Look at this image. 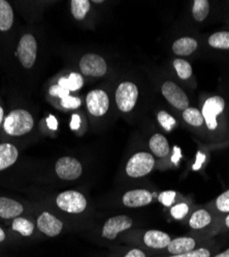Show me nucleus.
<instances>
[{"label": "nucleus", "instance_id": "obj_27", "mask_svg": "<svg viewBox=\"0 0 229 257\" xmlns=\"http://www.w3.org/2000/svg\"><path fill=\"white\" fill-rule=\"evenodd\" d=\"M183 118L187 123L193 126H200L204 122L202 113L198 109L191 108V107H188L183 111Z\"/></svg>", "mask_w": 229, "mask_h": 257}, {"label": "nucleus", "instance_id": "obj_40", "mask_svg": "<svg viewBox=\"0 0 229 257\" xmlns=\"http://www.w3.org/2000/svg\"><path fill=\"white\" fill-rule=\"evenodd\" d=\"M175 151H176V153H175V156L172 158V160H173V162L175 164H177L178 160L181 158V151H180L178 147H175Z\"/></svg>", "mask_w": 229, "mask_h": 257}, {"label": "nucleus", "instance_id": "obj_12", "mask_svg": "<svg viewBox=\"0 0 229 257\" xmlns=\"http://www.w3.org/2000/svg\"><path fill=\"white\" fill-rule=\"evenodd\" d=\"M86 106L90 115L102 117L110 109V98L106 91L95 89L90 91L86 96Z\"/></svg>", "mask_w": 229, "mask_h": 257}, {"label": "nucleus", "instance_id": "obj_36", "mask_svg": "<svg viewBox=\"0 0 229 257\" xmlns=\"http://www.w3.org/2000/svg\"><path fill=\"white\" fill-rule=\"evenodd\" d=\"M121 257H147V254L139 248H131L125 252Z\"/></svg>", "mask_w": 229, "mask_h": 257}, {"label": "nucleus", "instance_id": "obj_17", "mask_svg": "<svg viewBox=\"0 0 229 257\" xmlns=\"http://www.w3.org/2000/svg\"><path fill=\"white\" fill-rule=\"evenodd\" d=\"M16 23L15 11L7 0H0V33L9 34L14 30Z\"/></svg>", "mask_w": 229, "mask_h": 257}, {"label": "nucleus", "instance_id": "obj_4", "mask_svg": "<svg viewBox=\"0 0 229 257\" xmlns=\"http://www.w3.org/2000/svg\"><path fill=\"white\" fill-rule=\"evenodd\" d=\"M37 166L23 156L22 148L9 142H0V175L13 173L19 185L33 183Z\"/></svg>", "mask_w": 229, "mask_h": 257}, {"label": "nucleus", "instance_id": "obj_31", "mask_svg": "<svg viewBox=\"0 0 229 257\" xmlns=\"http://www.w3.org/2000/svg\"><path fill=\"white\" fill-rule=\"evenodd\" d=\"M157 119L161 126L168 132L172 131L173 127L176 125V119L164 110H161L157 113Z\"/></svg>", "mask_w": 229, "mask_h": 257}, {"label": "nucleus", "instance_id": "obj_24", "mask_svg": "<svg viewBox=\"0 0 229 257\" xmlns=\"http://www.w3.org/2000/svg\"><path fill=\"white\" fill-rule=\"evenodd\" d=\"M209 45L220 50H229V31H220L209 37Z\"/></svg>", "mask_w": 229, "mask_h": 257}, {"label": "nucleus", "instance_id": "obj_37", "mask_svg": "<svg viewBox=\"0 0 229 257\" xmlns=\"http://www.w3.org/2000/svg\"><path fill=\"white\" fill-rule=\"evenodd\" d=\"M204 160H205V156L202 155L201 153H198L197 157H196V162L193 165V170H198L201 167V165L204 162Z\"/></svg>", "mask_w": 229, "mask_h": 257}, {"label": "nucleus", "instance_id": "obj_11", "mask_svg": "<svg viewBox=\"0 0 229 257\" xmlns=\"http://www.w3.org/2000/svg\"><path fill=\"white\" fill-rule=\"evenodd\" d=\"M133 225V220L127 215H116L107 219L101 227L100 237L108 241H115L118 235L130 229Z\"/></svg>", "mask_w": 229, "mask_h": 257}, {"label": "nucleus", "instance_id": "obj_1", "mask_svg": "<svg viewBox=\"0 0 229 257\" xmlns=\"http://www.w3.org/2000/svg\"><path fill=\"white\" fill-rule=\"evenodd\" d=\"M44 34L34 27H25L16 36L13 47V60L16 77L22 82L24 90L32 89L34 81L43 69L46 55Z\"/></svg>", "mask_w": 229, "mask_h": 257}, {"label": "nucleus", "instance_id": "obj_23", "mask_svg": "<svg viewBox=\"0 0 229 257\" xmlns=\"http://www.w3.org/2000/svg\"><path fill=\"white\" fill-rule=\"evenodd\" d=\"M212 221V217L210 213L204 209H200L195 211L189 220V224L194 229H200L209 225Z\"/></svg>", "mask_w": 229, "mask_h": 257}, {"label": "nucleus", "instance_id": "obj_6", "mask_svg": "<svg viewBox=\"0 0 229 257\" xmlns=\"http://www.w3.org/2000/svg\"><path fill=\"white\" fill-rule=\"evenodd\" d=\"M7 226L20 246L31 245L45 240L43 235L38 232L31 215L17 217L11 221H8Z\"/></svg>", "mask_w": 229, "mask_h": 257}, {"label": "nucleus", "instance_id": "obj_39", "mask_svg": "<svg viewBox=\"0 0 229 257\" xmlns=\"http://www.w3.org/2000/svg\"><path fill=\"white\" fill-rule=\"evenodd\" d=\"M5 118H6L5 107L2 104H0V130H3V124H4Z\"/></svg>", "mask_w": 229, "mask_h": 257}, {"label": "nucleus", "instance_id": "obj_43", "mask_svg": "<svg viewBox=\"0 0 229 257\" xmlns=\"http://www.w3.org/2000/svg\"><path fill=\"white\" fill-rule=\"evenodd\" d=\"M225 223H226L227 227H229V215L226 217V219H225Z\"/></svg>", "mask_w": 229, "mask_h": 257}, {"label": "nucleus", "instance_id": "obj_19", "mask_svg": "<svg viewBox=\"0 0 229 257\" xmlns=\"http://www.w3.org/2000/svg\"><path fill=\"white\" fill-rule=\"evenodd\" d=\"M149 147L151 152L157 157V158H165L168 157L171 147L169 144L168 139H166L161 134H154L150 140H149Z\"/></svg>", "mask_w": 229, "mask_h": 257}, {"label": "nucleus", "instance_id": "obj_33", "mask_svg": "<svg viewBox=\"0 0 229 257\" xmlns=\"http://www.w3.org/2000/svg\"><path fill=\"white\" fill-rule=\"evenodd\" d=\"M216 206L221 212H229V190L223 192L220 195L216 201Z\"/></svg>", "mask_w": 229, "mask_h": 257}, {"label": "nucleus", "instance_id": "obj_34", "mask_svg": "<svg viewBox=\"0 0 229 257\" xmlns=\"http://www.w3.org/2000/svg\"><path fill=\"white\" fill-rule=\"evenodd\" d=\"M175 198H176V191L174 190L163 191L158 197L159 201L166 207H171L173 205V203L175 202Z\"/></svg>", "mask_w": 229, "mask_h": 257}, {"label": "nucleus", "instance_id": "obj_18", "mask_svg": "<svg viewBox=\"0 0 229 257\" xmlns=\"http://www.w3.org/2000/svg\"><path fill=\"white\" fill-rule=\"evenodd\" d=\"M53 82L59 84L60 87L71 92H77L81 90L84 85V77L79 72H70L68 75H62L58 78H54Z\"/></svg>", "mask_w": 229, "mask_h": 257}, {"label": "nucleus", "instance_id": "obj_41", "mask_svg": "<svg viewBox=\"0 0 229 257\" xmlns=\"http://www.w3.org/2000/svg\"><path fill=\"white\" fill-rule=\"evenodd\" d=\"M214 257H229V249L225 250L224 252H222V253H220V254H218V255H216Z\"/></svg>", "mask_w": 229, "mask_h": 257}, {"label": "nucleus", "instance_id": "obj_7", "mask_svg": "<svg viewBox=\"0 0 229 257\" xmlns=\"http://www.w3.org/2000/svg\"><path fill=\"white\" fill-rule=\"evenodd\" d=\"M37 203L31 199L0 196V219L11 221L17 217L32 215Z\"/></svg>", "mask_w": 229, "mask_h": 257}, {"label": "nucleus", "instance_id": "obj_5", "mask_svg": "<svg viewBox=\"0 0 229 257\" xmlns=\"http://www.w3.org/2000/svg\"><path fill=\"white\" fill-rule=\"evenodd\" d=\"M36 203V208L31 216L38 232L43 235L44 239H53L63 234L67 230L69 223L50 208L38 202Z\"/></svg>", "mask_w": 229, "mask_h": 257}, {"label": "nucleus", "instance_id": "obj_16", "mask_svg": "<svg viewBox=\"0 0 229 257\" xmlns=\"http://www.w3.org/2000/svg\"><path fill=\"white\" fill-rule=\"evenodd\" d=\"M172 242V239L170 235L160 230L151 229L145 231L142 234V243L144 246L151 249H164L168 248L170 243Z\"/></svg>", "mask_w": 229, "mask_h": 257}, {"label": "nucleus", "instance_id": "obj_15", "mask_svg": "<svg viewBox=\"0 0 229 257\" xmlns=\"http://www.w3.org/2000/svg\"><path fill=\"white\" fill-rule=\"evenodd\" d=\"M153 201V194L148 189H131L125 192L122 197V203L127 208H140L148 206Z\"/></svg>", "mask_w": 229, "mask_h": 257}, {"label": "nucleus", "instance_id": "obj_38", "mask_svg": "<svg viewBox=\"0 0 229 257\" xmlns=\"http://www.w3.org/2000/svg\"><path fill=\"white\" fill-rule=\"evenodd\" d=\"M80 122H81V118L79 114H73L71 117V121H70V126L72 130H78L80 127Z\"/></svg>", "mask_w": 229, "mask_h": 257}, {"label": "nucleus", "instance_id": "obj_13", "mask_svg": "<svg viewBox=\"0 0 229 257\" xmlns=\"http://www.w3.org/2000/svg\"><path fill=\"white\" fill-rule=\"evenodd\" d=\"M225 101L220 96H214L207 99L202 106V116L210 130H215L218 126L217 116L224 110Z\"/></svg>", "mask_w": 229, "mask_h": 257}, {"label": "nucleus", "instance_id": "obj_29", "mask_svg": "<svg viewBox=\"0 0 229 257\" xmlns=\"http://www.w3.org/2000/svg\"><path fill=\"white\" fill-rule=\"evenodd\" d=\"M174 67L181 79H188L192 75V67L190 63L183 59H176L174 61Z\"/></svg>", "mask_w": 229, "mask_h": 257}, {"label": "nucleus", "instance_id": "obj_2", "mask_svg": "<svg viewBox=\"0 0 229 257\" xmlns=\"http://www.w3.org/2000/svg\"><path fill=\"white\" fill-rule=\"evenodd\" d=\"M39 125L36 111L32 108V105L24 101L23 105L14 107L6 115L3 132L7 137L6 141L23 149L38 140L40 135Z\"/></svg>", "mask_w": 229, "mask_h": 257}, {"label": "nucleus", "instance_id": "obj_8", "mask_svg": "<svg viewBox=\"0 0 229 257\" xmlns=\"http://www.w3.org/2000/svg\"><path fill=\"white\" fill-rule=\"evenodd\" d=\"M155 167V159L150 153L139 152L128 160L125 173L130 178H141L151 173Z\"/></svg>", "mask_w": 229, "mask_h": 257}, {"label": "nucleus", "instance_id": "obj_10", "mask_svg": "<svg viewBox=\"0 0 229 257\" xmlns=\"http://www.w3.org/2000/svg\"><path fill=\"white\" fill-rule=\"evenodd\" d=\"M79 68L82 75L89 77H102L108 72L107 61L100 55L88 53L79 61Z\"/></svg>", "mask_w": 229, "mask_h": 257}, {"label": "nucleus", "instance_id": "obj_21", "mask_svg": "<svg viewBox=\"0 0 229 257\" xmlns=\"http://www.w3.org/2000/svg\"><path fill=\"white\" fill-rule=\"evenodd\" d=\"M195 248V241L192 238H177L173 240L168 246V250L173 255H179L186 252H190Z\"/></svg>", "mask_w": 229, "mask_h": 257}, {"label": "nucleus", "instance_id": "obj_9", "mask_svg": "<svg viewBox=\"0 0 229 257\" xmlns=\"http://www.w3.org/2000/svg\"><path fill=\"white\" fill-rule=\"evenodd\" d=\"M139 96L137 85L132 81L121 82L115 92V101L118 109L122 112H130L134 109Z\"/></svg>", "mask_w": 229, "mask_h": 257}, {"label": "nucleus", "instance_id": "obj_20", "mask_svg": "<svg viewBox=\"0 0 229 257\" xmlns=\"http://www.w3.org/2000/svg\"><path fill=\"white\" fill-rule=\"evenodd\" d=\"M197 41L192 37H182L176 40L173 45V52L179 56H189L196 51Z\"/></svg>", "mask_w": 229, "mask_h": 257}, {"label": "nucleus", "instance_id": "obj_28", "mask_svg": "<svg viewBox=\"0 0 229 257\" xmlns=\"http://www.w3.org/2000/svg\"><path fill=\"white\" fill-rule=\"evenodd\" d=\"M20 246L16 238L6 225L0 224V248H8V247H17Z\"/></svg>", "mask_w": 229, "mask_h": 257}, {"label": "nucleus", "instance_id": "obj_25", "mask_svg": "<svg viewBox=\"0 0 229 257\" xmlns=\"http://www.w3.org/2000/svg\"><path fill=\"white\" fill-rule=\"evenodd\" d=\"M210 13V3L207 0H195L193 4L192 14L193 18L198 21V22H202L203 20L207 17Z\"/></svg>", "mask_w": 229, "mask_h": 257}, {"label": "nucleus", "instance_id": "obj_26", "mask_svg": "<svg viewBox=\"0 0 229 257\" xmlns=\"http://www.w3.org/2000/svg\"><path fill=\"white\" fill-rule=\"evenodd\" d=\"M70 95V92L64 88L60 87L59 84L52 82L47 90V96L51 103H55L61 99H64Z\"/></svg>", "mask_w": 229, "mask_h": 257}, {"label": "nucleus", "instance_id": "obj_30", "mask_svg": "<svg viewBox=\"0 0 229 257\" xmlns=\"http://www.w3.org/2000/svg\"><path fill=\"white\" fill-rule=\"evenodd\" d=\"M55 103H56V106L58 104L60 108L63 109V110H74V109L80 108L81 105H82V100H81L80 97L69 95L68 97H66L64 99H61V100H59Z\"/></svg>", "mask_w": 229, "mask_h": 257}, {"label": "nucleus", "instance_id": "obj_14", "mask_svg": "<svg viewBox=\"0 0 229 257\" xmlns=\"http://www.w3.org/2000/svg\"><path fill=\"white\" fill-rule=\"evenodd\" d=\"M161 92L164 98L168 100L174 107L180 110H185L189 107V99L186 93L179 87V85L173 81H165L162 87Z\"/></svg>", "mask_w": 229, "mask_h": 257}, {"label": "nucleus", "instance_id": "obj_32", "mask_svg": "<svg viewBox=\"0 0 229 257\" xmlns=\"http://www.w3.org/2000/svg\"><path fill=\"white\" fill-rule=\"evenodd\" d=\"M188 211H189L188 205L185 204V203H181V204H178V205L174 206L171 210V213H172V215H173L174 218L182 219L187 215Z\"/></svg>", "mask_w": 229, "mask_h": 257}, {"label": "nucleus", "instance_id": "obj_35", "mask_svg": "<svg viewBox=\"0 0 229 257\" xmlns=\"http://www.w3.org/2000/svg\"><path fill=\"white\" fill-rule=\"evenodd\" d=\"M211 253L209 250L206 249H198V250H192L190 252H186L179 255H173L170 257H210Z\"/></svg>", "mask_w": 229, "mask_h": 257}, {"label": "nucleus", "instance_id": "obj_42", "mask_svg": "<svg viewBox=\"0 0 229 257\" xmlns=\"http://www.w3.org/2000/svg\"><path fill=\"white\" fill-rule=\"evenodd\" d=\"M0 257H9L6 255V249L5 248H0Z\"/></svg>", "mask_w": 229, "mask_h": 257}, {"label": "nucleus", "instance_id": "obj_22", "mask_svg": "<svg viewBox=\"0 0 229 257\" xmlns=\"http://www.w3.org/2000/svg\"><path fill=\"white\" fill-rule=\"evenodd\" d=\"M91 10V4L88 0H72L70 2V12L74 20H85Z\"/></svg>", "mask_w": 229, "mask_h": 257}, {"label": "nucleus", "instance_id": "obj_3", "mask_svg": "<svg viewBox=\"0 0 229 257\" xmlns=\"http://www.w3.org/2000/svg\"><path fill=\"white\" fill-rule=\"evenodd\" d=\"M84 172L80 160L70 156L60 157L48 167H38L33 184L43 185L44 188L57 186L58 183L73 182L82 177Z\"/></svg>", "mask_w": 229, "mask_h": 257}]
</instances>
